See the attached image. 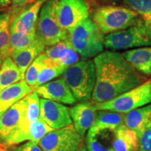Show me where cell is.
<instances>
[{
  "label": "cell",
  "instance_id": "obj_1",
  "mask_svg": "<svg viewBox=\"0 0 151 151\" xmlns=\"http://www.w3.org/2000/svg\"><path fill=\"white\" fill-rule=\"evenodd\" d=\"M96 83L92 100L94 103L107 101L146 81L129 65L122 53L114 51L101 52L94 58Z\"/></svg>",
  "mask_w": 151,
  "mask_h": 151
},
{
  "label": "cell",
  "instance_id": "obj_2",
  "mask_svg": "<svg viewBox=\"0 0 151 151\" xmlns=\"http://www.w3.org/2000/svg\"><path fill=\"white\" fill-rule=\"evenodd\" d=\"M68 39L76 51L84 59L95 58L104 50V34L88 18L68 30Z\"/></svg>",
  "mask_w": 151,
  "mask_h": 151
},
{
  "label": "cell",
  "instance_id": "obj_3",
  "mask_svg": "<svg viewBox=\"0 0 151 151\" xmlns=\"http://www.w3.org/2000/svg\"><path fill=\"white\" fill-rule=\"evenodd\" d=\"M92 20L103 34L116 32L139 23L142 19L131 9L116 5H104L93 11Z\"/></svg>",
  "mask_w": 151,
  "mask_h": 151
},
{
  "label": "cell",
  "instance_id": "obj_4",
  "mask_svg": "<svg viewBox=\"0 0 151 151\" xmlns=\"http://www.w3.org/2000/svg\"><path fill=\"white\" fill-rule=\"evenodd\" d=\"M63 78L77 101H88L92 97L96 83L94 61L76 62L66 69Z\"/></svg>",
  "mask_w": 151,
  "mask_h": 151
},
{
  "label": "cell",
  "instance_id": "obj_5",
  "mask_svg": "<svg viewBox=\"0 0 151 151\" xmlns=\"http://www.w3.org/2000/svg\"><path fill=\"white\" fill-rule=\"evenodd\" d=\"M151 104V79L118 97L101 103H94L96 111L107 110L127 113Z\"/></svg>",
  "mask_w": 151,
  "mask_h": 151
},
{
  "label": "cell",
  "instance_id": "obj_6",
  "mask_svg": "<svg viewBox=\"0 0 151 151\" xmlns=\"http://www.w3.org/2000/svg\"><path fill=\"white\" fill-rule=\"evenodd\" d=\"M104 44L113 51L151 46L150 28L141 20L127 29L107 35L104 39Z\"/></svg>",
  "mask_w": 151,
  "mask_h": 151
},
{
  "label": "cell",
  "instance_id": "obj_7",
  "mask_svg": "<svg viewBox=\"0 0 151 151\" xmlns=\"http://www.w3.org/2000/svg\"><path fill=\"white\" fill-rule=\"evenodd\" d=\"M57 0H47L43 4L36 29V38L46 47H50L68 39V31L58 24L55 16Z\"/></svg>",
  "mask_w": 151,
  "mask_h": 151
},
{
  "label": "cell",
  "instance_id": "obj_8",
  "mask_svg": "<svg viewBox=\"0 0 151 151\" xmlns=\"http://www.w3.org/2000/svg\"><path fill=\"white\" fill-rule=\"evenodd\" d=\"M83 140V138L71 124L48 132L38 144L43 151H76L82 145Z\"/></svg>",
  "mask_w": 151,
  "mask_h": 151
},
{
  "label": "cell",
  "instance_id": "obj_9",
  "mask_svg": "<svg viewBox=\"0 0 151 151\" xmlns=\"http://www.w3.org/2000/svg\"><path fill=\"white\" fill-rule=\"evenodd\" d=\"M54 11L58 24L68 31L89 18L90 9L85 0H57Z\"/></svg>",
  "mask_w": 151,
  "mask_h": 151
},
{
  "label": "cell",
  "instance_id": "obj_10",
  "mask_svg": "<svg viewBox=\"0 0 151 151\" xmlns=\"http://www.w3.org/2000/svg\"><path fill=\"white\" fill-rule=\"evenodd\" d=\"M39 118L54 130L72 124L70 109L63 104L43 98L40 99Z\"/></svg>",
  "mask_w": 151,
  "mask_h": 151
},
{
  "label": "cell",
  "instance_id": "obj_11",
  "mask_svg": "<svg viewBox=\"0 0 151 151\" xmlns=\"http://www.w3.org/2000/svg\"><path fill=\"white\" fill-rule=\"evenodd\" d=\"M27 105L23 117L18 127L10 135L1 141L2 145L11 146L18 144V141L22 134L26 132L32 122L39 118L40 115V99L36 92H32L26 96Z\"/></svg>",
  "mask_w": 151,
  "mask_h": 151
},
{
  "label": "cell",
  "instance_id": "obj_12",
  "mask_svg": "<svg viewBox=\"0 0 151 151\" xmlns=\"http://www.w3.org/2000/svg\"><path fill=\"white\" fill-rule=\"evenodd\" d=\"M34 91L41 98L64 104L72 105L77 101L63 78L38 86Z\"/></svg>",
  "mask_w": 151,
  "mask_h": 151
},
{
  "label": "cell",
  "instance_id": "obj_13",
  "mask_svg": "<svg viewBox=\"0 0 151 151\" xmlns=\"http://www.w3.org/2000/svg\"><path fill=\"white\" fill-rule=\"evenodd\" d=\"M45 1L39 0L20 13L11 20V32L31 35L36 33L39 12Z\"/></svg>",
  "mask_w": 151,
  "mask_h": 151
},
{
  "label": "cell",
  "instance_id": "obj_14",
  "mask_svg": "<svg viewBox=\"0 0 151 151\" xmlns=\"http://www.w3.org/2000/svg\"><path fill=\"white\" fill-rule=\"evenodd\" d=\"M70 115L75 129L84 138L87 131L94 124L97 111L94 108L93 103L81 101L70 109Z\"/></svg>",
  "mask_w": 151,
  "mask_h": 151
},
{
  "label": "cell",
  "instance_id": "obj_15",
  "mask_svg": "<svg viewBox=\"0 0 151 151\" xmlns=\"http://www.w3.org/2000/svg\"><path fill=\"white\" fill-rule=\"evenodd\" d=\"M26 105L27 98L24 97L0 116V142L18 127L23 117Z\"/></svg>",
  "mask_w": 151,
  "mask_h": 151
},
{
  "label": "cell",
  "instance_id": "obj_16",
  "mask_svg": "<svg viewBox=\"0 0 151 151\" xmlns=\"http://www.w3.org/2000/svg\"><path fill=\"white\" fill-rule=\"evenodd\" d=\"M45 54L52 62L67 68L78 62V53L73 48L69 39L62 41L54 46L47 47Z\"/></svg>",
  "mask_w": 151,
  "mask_h": 151
},
{
  "label": "cell",
  "instance_id": "obj_17",
  "mask_svg": "<svg viewBox=\"0 0 151 151\" xmlns=\"http://www.w3.org/2000/svg\"><path fill=\"white\" fill-rule=\"evenodd\" d=\"M33 92V88L21 80L0 92V116L22 98Z\"/></svg>",
  "mask_w": 151,
  "mask_h": 151
},
{
  "label": "cell",
  "instance_id": "obj_18",
  "mask_svg": "<svg viewBox=\"0 0 151 151\" xmlns=\"http://www.w3.org/2000/svg\"><path fill=\"white\" fill-rule=\"evenodd\" d=\"M46 48V46L36 38L32 44L27 48L11 51V59L19 68L24 79L27 68Z\"/></svg>",
  "mask_w": 151,
  "mask_h": 151
},
{
  "label": "cell",
  "instance_id": "obj_19",
  "mask_svg": "<svg viewBox=\"0 0 151 151\" xmlns=\"http://www.w3.org/2000/svg\"><path fill=\"white\" fill-rule=\"evenodd\" d=\"M122 54L139 73L144 76H151V46L132 49Z\"/></svg>",
  "mask_w": 151,
  "mask_h": 151
},
{
  "label": "cell",
  "instance_id": "obj_20",
  "mask_svg": "<svg viewBox=\"0 0 151 151\" xmlns=\"http://www.w3.org/2000/svg\"><path fill=\"white\" fill-rule=\"evenodd\" d=\"M124 113L107 110L97 111L94 124L88 130L87 136H92L99 132L114 131L123 123Z\"/></svg>",
  "mask_w": 151,
  "mask_h": 151
},
{
  "label": "cell",
  "instance_id": "obj_21",
  "mask_svg": "<svg viewBox=\"0 0 151 151\" xmlns=\"http://www.w3.org/2000/svg\"><path fill=\"white\" fill-rule=\"evenodd\" d=\"M113 148L114 151H139L137 133L121 124L113 131Z\"/></svg>",
  "mask_w": 151,
  "mask_h": 151
},
{
  "label": "cell",
  "instance_id": "obj_22",
  "mask_svg": "<svg viewBox=\"0 0 151 151\" xmlns=\"http://www.w3.org/2000/svg\"><path fill=\"white\" fill-rule=\"evenodd\" d=\"M151 120V104L124 114L123 124L137 133V137Z\"/></svg>",
  "mask_w": 151,
  "mask_h": 151
},
{
  "label": "cell",
  "instance_id": "obj_23",
  "mask_svg": "<svg viewBox=\"0 0 151 151\" xmlns=\"http://www.w3.org/2000/svg\"><path fill=\"white\" fill-rule=\"evenodd\" d=\"M23 79L20 69L10 57L4 60L0 68V92Z\"/></svg>",
  "mask_w": 151,
  "mask_h": 151
},
{
  "label": "cell",
  "instance_id": "obj_24",
  "mask_svg": "<svg viewBox=\"0 0 151 151\" xmlns=\"http://www.w3.org/2000/svg\"><path fill=\"white\" fill-rule=\"evenodd\" d=\"M10 11L0 12V56L3 61L11 53L10 46L11 20Z\"/></svg>",
  "mask_w": 151,
  "mask_h": 151
},
{
  "label": "cell",
  "instance_id": "obj_25",
  "mask_svg": "<svg viewBox=\"0 0 151 151\" xmlns=\"http://www.w3.org/2000/svg\"><path fill=\"white\" fill-rule=\"evenodd\" d=\"M113 131L99 132L87 136L86 147L89 151H114L113 148Z\"/></svg>",
  "mask_w": 151,
  "mask_h": 151
},
{
  "label": "cell",
  "instance_id": "obj_26",
  "mask_svg": "<svg viewBox=\"0 0 151 151\" xmlns=\"http://www.w3.org/2000/svg\"><path fill=\"white\" fill-rule=\"evenodd\" d=\"M53 130V129L49 127L48 124H46L40 118H39L29 124L26 132L22 134V135L19 139L18 144L26 141L39 143L41 139L46 134Z\"/></svg>",
  "mask_w": 151,
  "mask_h": 151
},
{
  "label": "cell",
  "instance_id": "obj_27",
  "mask_svg": "<svg viewBox=\"0 0 151 151\" xmlns=\"http://www.w3.org/2000/svg\"><path fill=\"white\" fill-rule=\"evenodd\" d=\"M51 62L46 54L41 53L32 62L29 67L27 68L24 75V80L33 89L37 84L39 73L43 70V69H44Z\"/></svg>",
  "mask_w": 151,
  "mask_h": 151
},
{
  "label": "cell",
  "instance_id": "obj_28",
  "mask_svg": "<svg viewBox=\"0 0 151 151\" xmlns=\"http://www.w3.org/2000/svg\"><path fill=\"white\" fill-rule=\"evenodd\" d=\"M128 9L134 11L141 16L147 25L151 24V0H123Z\"/></svg>",
  "mask_w": 151,
  "mask_h": 151
},
{
  "label": "cell",
  "instance_id": "obj_29",
  "mask_svg": "<svg viewBox=\"0 0 151 151\" xmlns=\"http://www.w3.org/2000/svg\"><path fill=\"white\" fill-rule=\"evenodd\" d=\"M67 69V67L51 62L44 69H43V70L39 73L37 84H36V86L34 88L46 83L48 82H50V81L53 80L54 78L60 76L65 73Z\"/></svg>",
  "mask_w": 151,
  "mask_h": 151
},
{
  "label": "cell",
  "instance_id": "obj_30",
  "mask_svg": "<svg viewBox=\"0 0 151 151\" xmlns=\"http://www.w3.org/2000/svg\"><path fill=\"white\" fill-rule=\"evenodd\" d=\"M35 39L36 33L31 35H23L11 32L10 46L11 51L27 48L32 44Z\"/></svg>",
  "mask_w": 151,
  "mask_h": 151
},
{
  "label": "cell",
  "instance_id": "obj_31",
  "mask_svg": "<svg viewBox=\"0 0 151 151\" xmlns=\"http://www.w3.org/2000/svg\"><path fill=\"white\" fill-rule=\"evenodd\" d=\"M139 151H151V120L138 136Z\"/></svg>",
  "mask_w": 151,
  "mask_h": 151
},
{
  "label": "cell",
  "instance_id": "obj_32",
  "mask_svg": "<svg viewBox=\"0 0 151 151\" xmlns=\"http://www.w3.org/2000/svg\"><path fill=\"white\" fill-rule=\"evenodd\" d=\"M37 1L39 0H11V9L10 11L11 19L18 16L22 11Z\"/></svg>",
  "mask_w": 151,
  "mask_h": 151
},
{
  "label": "cell",
  "instance_id": "obj_33",
  "mask_svg": "<svg viewBox=\"0 0 151 151\" xmlns=\"http://www.w3.org/2000/svg\"><path fill=\"white\" fill-rule=\"evenodd\" d=\"M8 151H43L38 143L28 141V142L20 145V146H15L14 148H10Z\"/></svg>",
  "mask_w": 151,
  "mask_h": 151
},
{
  "label": "cell",
  "instance_id": "obj_34",
  "mask_svg": "<svg viewBox=\"0 0 151 151\" xmlns=\"http://www.w3.org/2000/svg\"><path fill=\"white\" fill-rule=\"evenodd\" d=\"M85 1L89 6L90 9H94V10L98 8V7L102 6L103 4V0H85Z\"/></svg>",
  "mask_w": 151,
  "mask_h": 151
},
{
  "label": "cell",
  "instance_id": "obj_35",
  "mask_svg": "<svg viewBox=\"0 0 151 151\" xmlns=\"http://www.w3.org/2000/svg\"><path fill=\"white\" fill-rule=\"evenodd\" d=\"M11 3V0H0V9L9 6Z\"/></svg>",
  "mask_w": 151,
  "mask_h": 151
},
{
  "label": "cell",
  "instance_id": "obj_36",
  "mask_svg": "<svg viewBox=\"0 0 151 151\" xmlns=\"http://www.w3.org/2000/svg\"><path fill=\"white\" fill-rule=\"evenodd\" d=\"M120 0H103L102 6L104 5H116Z\"/></svg>",
  "mask_w": 151,
  "mask_h": 151
},
{
  "label": "cell",
  "instance_id": "obj_37",
  "mask_svg": "<svg viewBox=\"0 0 151 151\" xmlns=\"http://www.w3.org/2000/svg\"><path fill=\"white\" fill-rule=\"evenodd\" d=\"M76 151H89V150H88V148H87L86 146H85V145L82 144L80 146V148H79Z\"/></svg>",
  "mask_w": 151,
  "mask_h": 151
},
{
  "label": "cell",
  "instance_id": "obj_38",
  "mask_svg": "<svg viewBox=\"0 0 151 151\" xmlns=\"http://www.w3.org/2000/svg\"><path fill=\"white\" fill-rule=\"evenodd\" d=\"M2 62H3V60L1 59V56H0V68H1V65H2Z\"/></svg>",
  "mask_w": 151,
  "mask_h": 151
},
{
  "label": "cell",
  "instance_id": "obj_39",
  "mask_svg": "<svg viewBox=\"0 0 151 151\" xmlns=\"http://www.w3.org/2000/svg\"><path fill=\"white\" fill-rule=\"evenodd\" d=\"M149 28H150V33H151V24L150 26H149Z\"/></svg>",
  "mask_w": 151,
  "mask_h": 151
},
{
  "label": "cell",
  "instance_id": "obj_40",
  "mask_svg": "<svg viewBox=\"0 0 151 151\" xmlns=\"http://www.w3.org/2000/svg\"><path fill=\"white\" fill-rule=\"evenodd\" d=\"M41 1H47V0H41Z\"/></svg>",
  "mask_w": 151,
  "mask_h": 151
},
{
  "label": "cell",
  "instance_id": "obj_41",
  "mask_svg": "<svg viewBox=\"0 0 151 151\" xmlns=\"http://www.w3.org/2000/svg\"><path fill=\"white\" fill-rule=\"evenodd\" d=\"M0 151H3V150H1V149H0Z\"/></svg>",
  "mask_w": 151,
  "mask_h": 151
}]
</instances>
